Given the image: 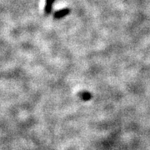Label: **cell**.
I'll list each match as a JSON object with an SVG mask.
<instances>
[{
    "label": "cell",
    "mask_w": 150,
    "mask_h": 150,
    "mask_svg": "<svg viewBox=\"0 0 150 150\" xmlns=\"http://www.w3.org/2000/svg\"><path fill=\"white\" fill-rule=\"evenodd\" d=\"M69 9H64V10L62 11H59V12H58L57 13H56V17L57 18H59V17H63L64 15H65V14H68L69 13Z\"/></svg>",
    "instance_id": "obj_1"
}]
</instances>
